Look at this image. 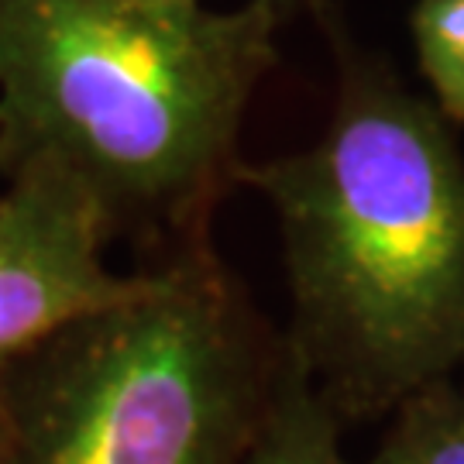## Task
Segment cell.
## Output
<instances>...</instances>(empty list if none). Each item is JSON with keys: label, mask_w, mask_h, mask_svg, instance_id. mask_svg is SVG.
Returning <instances> with one entry per match:
<instances>
[{"label": "cell", "mask_w": 464, "mask_h": 464, "mask_svg": "<svg viewBox=\"0 0 464 464\" xmlns=\"http://www.w3.org/2000/svg\"><path fill=\"white\" fill-rule=\"evenodd\" d=\"M276 214L285 348L334 410H379L464 358V162L440 111L358 59L310 149L241 166Z\"/></svg>", "instance_id": "6da1fadb"}, {"label": "cell", "mask_w": 464, "mask_h": 464, "mask_svg": "<svg viewBox=\"0 0 464 464\" xmlns=\"http://www.w3.org/2000/svg\"><path fill=\"white\" fill-rule=\"evenodd\" d=\"M279 365L203 237L0 375V464H241Z\"/></svg>", "instance_id": "3957f363"}, {"label": "cell", "mask_w": 464, "mask_h": 464, "mask_svg": "<svg viewBox=\"0 0 464 464\" xmlns=\"http://www.w3.org/2000/svg\"><path fill=\"white\" fill-rule=\"evenodd\" d=\"M413 45L440 117L464 121V0H420Z\"/></svg>", "instance_id": "52a82bcc"}, {"label": "cell", "mask_w": 464, "mask_h": 464, "mask_svg": "<svg viewBox=\"0 0 464 464\" xmlns=\"http://www.w3.org/2000/svg\"><path fill=\"white\" fill-rule=\"evenodd\" d=\"M461 365H464V358H461ZM454 399H458V413H461V423H464V382H461V389H454Z\"/></svg>", "instance_id": "9c48e42d"}, {"label": "cell", "mask_w": 464, "mask_h": 464, "mask_svg": "<svg viewBox=\"0 0 464 464\" xmlns=\"http://www.w3.org/2000/svg\"><path fill=\"white\" fill-rule=\"evenodd\" d=\"M0 193V375L76 320L138 289L141 272L103 266L107 217L49 166L7 172Z\"/></svg>", "instance_id": "277c9868"}, {"label": "cell", "mask_w": 464, "mask_h": 464, "mask_svg": "<svg viewBox=\"0 0 464 464\" xmlns=\"http://www.w3.org/2000/svg\"><path fill=\"white\" fill-rule=\"evenodd\" d=\"M0 151H4V138H0Z\"/></svg>", "instance_id": "8fae6325"}, {"label": "cell", "mask_w": 464, "mask_h": 464, "mask_svg": "<svg viewBox=\"0 0 464 464\" xmlns=\"http://www.w3.org/2000/svg\"><path fill=\"white\" fill-rule=\"evenodd\" d=\"M372 464H464V423L444 382L402 402L396 430Z\"/></svg>", "instance_id": "8992f818"}, {"label": "cell", "mask_w": 464, "mask_h": 464, "mask_svg": "<svg viewBox=\"0 0 464 464\" xmlns=\"http://www.w3.org/2000/svg\"><path fill=\"white\" fill-rule=\"evenodd\" d=\"M262 11H266L276 24H289L293 17H299V14H306V11H320L324 7V0H255Z\"/></svg>", "instance_id": "ba28073f"}, {"label": "cell", "mask_w": 464, "mask_h": 464, "mask_svg": "<svg viewBox=\"0 0 464 464\" xmlns=\"http://www.w3.org/2000/svg\"><path fill=\"white\" fill-rule=\"evenodd\" d=\"M241 464H358L341 450L337 410L285 341L272 396Z\"/></svg>", "instance_id": "5b68a950"}, {"label": "cell", "mask_w": 464, "mask_h": 464, "mask_svg": "<svg viewBox=\"0 0 464 464\" xmlns=\"http://www.w3.org/2000/svg\"><path fill=\"white\" fill-rule=\"evenodd\" d=\"M0 454H4V416H0Z\"/></svg>", "instance_id": "30bf717a"}, {"label": "cell", "mask_w": 464, "mask_h": 464, "mask_svg": "<svg viewBox=\"0 0 464 464\" xmlns=\"http://www.w3.org/2000/svg\"><path fill=\"white\" fill-rule=\"evenodd\" d=\"M279 32L255 0H0V169L69 176L111 234L203 241Z\"/></svg>", "instance_id": "7a4b0ae2"}]
</instances>
